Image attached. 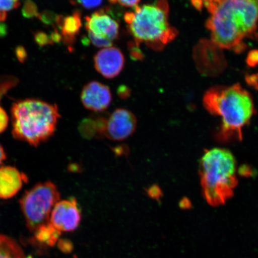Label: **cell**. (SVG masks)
I'll return each instance as SVG.
<instances>
[{"label": "cell", "mask_w": 258, "mask_h": 258, "mask_svg": "<svg viewBox=\"0 0 258 258\" xmlns=\"http://www.w3.org/2000/svg\"><path fill=\"white\" fill-rule=\"evenodd\" d=\"M134 8V12L125 13L124 21L137 47L145 43L159 50L176 37L177 31L169 22L167 0H158L154 4L137 6Z\"/></svg>", "instance_id": "5"}, {"label": "cell", "mask_w": 258, "mask_h": 258, "mask_svg": "<svg viewBox=\"0 0 258 258\" xmlns=\"http://www.w3.org/2000/svg\"><path fill=\"white\" fill-rule=\"evenodd\" d=\"M118 95L122 98H126L129 96V89L125 86H121L118 89Z\"/></svg>", "instance_id": "26"}, {"label": "cell", "mask_w": 258, "mask_h": 258, "mask_svg": "<svg viewBox=\"0 0 258 258\" xmlns=\"http://www.w3.org/2000/svg\"><path fill=\"white\" fill-rule=\"evenodd\" d=\"M21 0H0V22L7 18L9 12L18 7Z\"/></svg>", "instance_id": "16"}, {"label": "cell", "mask_w": 258, "mask_h": 258, "mask_svg": "<svg viewBox=\"0 0 258 258\" xmlns=\"http://www.w3.org/2000/svg\"><path fill=\"white\" fill-rule=\"evenodd\" d=\"M34 234L35 238L40 243L53 246L59 239L61 232L57 230L48 222L38 228Z\"/></svg>", "instance_id": "15"}, {"label": "cell", "mask_w": 258, "mask_h": 258, "mask_svg": "<svg viewBox=\"0 0 258 258\" xmlns=\"http://www.w3.org/2000/svg\"><path fill=\"white\" fill-rule=\"evenodd\" d=\"M103 1L104 0H76L78 4L88 10L98 8L102 4Z\"/></svg>", "instance_id": "18"}, {"label": "cell", "mask_w": 258, "mask_h": 258, "mask_svg": "<svg viewBox=\"0 0 258 258\" xmlns=\"http://www.w3.org/2000/svg\"><path fill=\"white\" fill-rule=\"evenodd\" d=\"M60 197L57 186L50 181L38 183L24 194L19 204L31 233L49 222L51 212Z\"/></svg>", "instance_id": "6"}, {"label": "cell", "mask_w": 258, "mask_h": 258, "mask_svg": "<svg viewBox=\"0 0 258 258\" xmlns=\"http://www.w3.org/2000/svg\"><path fill=\"white\" fill-rule=\"evenodd\" d=\"M56 20L62 32V38L63 37L64 41L67 43H72L82 27L80 13L76 11L72 16L66 18L59 16Z\"/></svg>", "instance_id": "13"}, {"label": "cell", "mask_w": 258, "mask_h": 258, "mask_svg": "<svg viewBox=\"0 0 258 258\" xmlns=\"http://www.w3.org/2000/svg\"><path fill=\"white\" fill-rule=\"evenodd\" d=\"M18 82V80L14 77H0V101L3 96L6 95L10 89L14 88Z\"/></svg>", "instance_id": "17"}, {"label": "cell", "mask_w": 258, "mask_h": 258, "mask_svg": "<svg viewBox=\"0 0 258 258\" xmlns=\"http://www.w3.org/2000/svg\"><path fill=\"white\" fill-rule=\"evenodd\" d=\"M28 177L15 167L0 166V199L14 198L20 191Z\"/></svg>", "instance_id": "12"}, {"label": "cell", "mask_w": 258, "mask_h": 258, "mask_svg": "<svg viewBox=\"0 0 258 258\" xmlns=\"http://www.w3.org/2000/svg\"><path fill=\"white\" fill-rule=\"evenodd\" d=\"M94 63L97 72L106 79H112L118 76L123 69L124 57L117 48H103L95 56Z\"/></svg>", "instance_id": "11"}, {"label": "cell", "mask_w": 258, "mask_h": 258, "mask_svg": "<svg viewBox=\"0 0 258 258\" xmlns=\"http://www.w3.org/2000/svg\"><path fill=\"white\" fill-rule=\"evenodd\" d=\"M80 221V209L74 198L58 202L54 205L49 219V223L60 232L76 230Z\"/></svg>", "instance_id": "9"}, {"label": "cell", "mask_w": 258, "mask_h": 258, "mask_svg": "<svg viewBox=\"0 0 258 258\" xmlns=\"http://www.w3.org/2000/svg\"><path fill=\"white\" fill-rule=\"evenodd\" d=\"M82 104L89 110L102 112L108 108L112 101V94L107 86L98 82H89L81 93Z\"/></svg>", "instance_id": "10"}, {"label": "cell", "mask_w": 258, "mask_h": 258, "mask_svg": "<svg viewBox=\"0 0 258 258\" xmlns=\"http://www.w3.org/2000/svg\"><path fill=\"white\" fill-rule=\"evenodd\" d=\"M148 195L151 198L154 199H159L161 196V191L159 186H152L148 189Z\"/></svg>", "instance_id": "25"}, {"label": "cell", "mask_w": 258, "mask_h": 258, "mask_svg": "<svg viewBox=\"0 0 258 258\" xmlns=\"http://www.w3.org/2000/svg\"><path fill=\"white\" fill-rule=\"evenodd\" d=\"M35 39H36L37 43L41 45V46H44V45L52 43L53 42L51 38H48L47 35L44 33H38L36 36H35Z\"/></svg>", "instance_id": "24"}, {"label": "cell", "mask_w": 258, "mask_h": 258, "mask_svg": "<svg viewBox=\"0 0 258 258\" xmlns=\"http://www.w3.org/2000/svg\"><path fill=\"white\" fill-rule=\"evenodd\" d=\"M246 62L250 67H254L258 64V50H251L246 59Z\"/></svg>", "instance_id": "20"}, {"label": "cell", "mask_w": 258, "mask_h": 258, "mask_svg": "<svg viewBox=\"0 0 258 258\" xmlns=\"http://www.w3.org/2000/svg\"><path fill=\"white\" fill-rule=\"evenodd\" d=\"M137 119L128 109L118 108L105 117L103 138L121 141L130 137L136 130Z\"/></svg>", "instance_id": "8"}, {"label": "cell", "mask_w": 258, "mask_h": 258, "mask_svg": "<svg viewBox=\"0 0 258 258\" xmlns=\"http://www.w3.org/2000/svg\"><path fill=\"white\" fill-rule=\"evenodd\" d=\"M7 158L6 156V153L4 150V148L2 147V145L0 144V166L2 165V164Z\"/></svg>", "instance_id": "27"}, {"label": "cell", "mask_w": 258, "mask_h": 258, "mask_svg": "<svg viewBox=\"0 0 258 258\" xmlns=\"http://www.w3.org/2000/svg\"><path fill=\"white\" fill-rule=\"evenodd\" d=\"M58 247L64 253H70L73 250V244L67 240H60L58 243Z\"/></svg>", "instance_id": "23"}, {"label": "cell", "mask_w": 258, "mask_h": 258, "mask_svg": "<svg viewBox=\"0 0 258 258\" xmlns=\"http://www.w3.org/2000/svg\"><path fill=\"white\" fill-rule=\"evenodd\" d=\"M198 1L201 3L203 7L205 6L209 13H211L222 0H198Z\"/></svg>", "instance_id": "21"}, {"label": "cell", "mask_w": 258, "mask_h": 258, "mask_svg": "<svg viewBox=\"0 0 258 258\" xmlns=\"http://www.w3.org/2000/svg\"><path fill=\"white\" fill-rule=\"evenodd\" d=\"M203 105L212 115L221 118L224 140H241L242 129L255 111L252 96L238 83L210 88L203 97Z\"/></svg>", "instance_id": "2"}, {"label": "cell", "mask_w": 258, "mask_h": 258, "mask_svg": "<svg viewBox=\"0 0 258 258\" xmlns=\"http://www.w3.org/2000/svg\"><path fill=\"white\" fill-rule=\"evenodd\" d=\"M210 14L206 27L214 43L240 53L257 30L258 0H222Z\"/></svg>", "instance_id": "1"}, {"label": "cell", "mask_w": 258, "mask_h": 258, "mask_svg": "<svg viewBox=\"0 0 258 258\" xmlns=\"http://www.w3.org/2000/svg\"><path fill=\"white\" fill-rule=\"evenodd\" d=\"M11 117L13 137L37 147L53 136L60 114L56 105L26 99L13 104Z\"/></svg>", "instance_id": "3"}, {"label": "cell", "mask_w": 258, "mask_h": 258, "mask_svg": "<svg viewBox=\"0 0 258 258\" xmlns=\"http://www.w3.org/2000/svg\"><path fill=\"white\" fill-rule=\"evenodd\" d=\"M9 116L7 112L0 106V134L3 133L9 124Z\"/></svg>", "instance_id": "19"}, {"label": "cell", "mask_w": 258, "mask_h": 258, "mask_svg": "<svg viewBox=\"0 0 258 258\" xmlns=\"http://www.w3.org/2000/svg\"><path fill=\"white\" fill-rule=\"evenodd\" d=\"M200 174L203 196L209 205H223L234 195L238 183L236 162L228 150L213 148L206 151Z\"/></svg>", "instance_id": "4"}, {"label": "cell", "mask_w": 258, "mask_h": 258, "mask_svg": "<svg viewBox=\"0 0 258 258\" xmlns=\"http://www.w3.org/2000/svg\"><path fill=\"white\" fill-rule=\"evenodd\" d=\"M191 203L186 199L182 200V202H180V206L183 209H187L191 208Z\"/></svg>", "instance_id": "28"}, {"label": "cell", "mask_w": 258, "mask_h": 258, "mask_svg": "<svg viewBox=\"0 0 258 258\" xmlns=\"http://www.w3.org/2000/svg\"><path fill=\"white\" fill-rule=\"evenodd\" d=\"M111 2L117 3L125 8H135L141 0H110Z\"/></svg>", "instance_id": "22"}, {"label": "cell", "mask_w": 258, "mask_h": 258, "mask_svg": "<svg viewBox=\"0 0 258 258\" xmlns=\"http://www.w3.org/2000/svg\"><path fill=\"white\" fill-rule=\"evenodd\" d=\"M0 258H26L23 250L12 238L0 235Z\"/></svg>", "instance_id": "14"}, {"label": "cell", "mask_w": 258, "mask_h": 258, "mask_svg": "<svg viewBox=\"0 0 258 258\" xmlns=\"http://www.w3.org/2000/svg\"><path fill=\"white\" fill-rule=\"evenodd\" d=\"M86 28L91 43L96 47L112 46L119 34L118 22L104 11H99L86 18Z\"/></svg>", "instance_id": "7"}]
</instances>
